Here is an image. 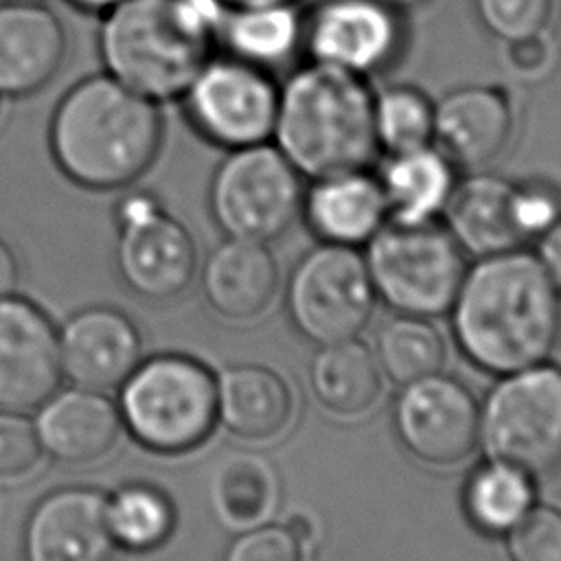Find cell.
Instances as JSON below:
<instances>
[{
    "instance_id": "cell-14",
    "label": "cell",
    "mask_w": 561,
    "mask_h": 561,
    "mask_svg": "<svg viewBox=\"0 0 561 561\" xmlns=\"http://www.w3.org/2000/svg\"><path fill=\"white\" fill-rule=\"evenodd\" d=\"M64 379L59 333L31 300H0V410L33 412Z\"/></svg>"
},
{
    "instance_id": "cell-10",
    "label": "cell",
    "mask_w": 561,
    "mask_h": 561,
    "mask_svg": "<svg viewBox=\"0 0 561 561\" xmlns=\"http://www.w3.org/2000/svg\"><path fill=\"white\" fill-rule=\"evenodd\" d=\"M375 289L364 254L322 243L300 256L287 283V316L316 346L357 337L373 318Z\"/></svg>"
},
{
    "instance_id": "cell-1",
    "label": "cell",
    "mask_w": 561,
    "mask_h": 561,
    "mask_svg": "<svg viewBox=\"0 0 561 561\" xmlns=\"http://www.w3.org/2000/svg\"><path fill=\"white\" fill-rule=\"evenodd\" d=\"M447 313L460 353L491 375L546 362L561 333V294L522 248L467 265Z\"/></svg>"
},
{
    "instance_id": "cell-12",
    "label": "cell",
    "mask_w": 561,
    "mask_h": 561,
    "mask_svg": "<svg viewBox=\"0 0 561 561\" xmlns=\"http://www.w3.org/2000/svg\"><path fill=\"white\" fill-rule=\"evenodd\" d=\"M405 44V15L379 0H316L302 15L307 59L364 79L390 70Z\"/></svg>"
},
{
    "instance_id": "cell-9",
    "label": "cell",
    "mask_w": 561,
    "mask_h": 561,
    "mask_svg": "<svg viewBox=\"0 0 561 561\" xmlns=\"http://www.w3.org/2000/svg\"><path fill=\"white\" fill-rule=\"evenodd\" d=\"M178 101L202 140L230 151L272 140L278 81L270 70L215 53Z\"/></svg>"
},
{
    "instance_id": "cell-33",
    "label": "cell",
    "mask_w": 561,
    "mask_h": 561,
    "mask_svg": "<svg viewBox=\"0 0 561 561\" xmlns=\"http://www.w3.org/2000/svg\"><path fill=\"white\" fill-rule=\"evenodd\" d=\"M482 28L500 44L548 31L554 0H471Z\"/></svg>"
},
{
    "instance_id": "cell-31",
    "label": "cell",
    "mask_w": 561,
    "mask_h": 561,
    "mask_svg": "<svg viewBox=\"0 0 561 561\" xmlns=\"http://www.w3.org/2000/svg\"><path fill=\"white\" fill-rule=\"evenodd\" d=\"M373 131L381 156L434 145V99L412 83L375 90Z\"/></svg>"
},
{
    "instance_id": "cell-5",
    "label": "cell",
    "mask_w": 561,
    "mask_h": 561,
    "mask_svg": "<svg viewBox=\"0 0 561 561\" xmlns=\"http://www.w3.org/2000/svg\"><path fill=\"white\" fill-rule=\"evenodd\" d=\"M118 388L121 421L149 451H193L219 423L217 377L188 355L167 353L138 362Z\"/></svg>"
},
{
    "instance_id": "cell-41",
    "label": "cell",
    "mask_w": 561,
    "mask_h": 561,
    "mask_svg": "<svg viewBox=\"0 0 561 561\" xmlns=\"http://www.w3.org/2000/svg\"><path fill=\"white\" fill-rule=\"evenodd\" d=\"M224 9H239V7H256V4H280V2H294L300 4V0H217Z\"/></svg>"
},
{
    "instance_id": "cell-27",
    "label": "cell",
    "mask_w": 561,
    "mask_h": 561,
    "mask_svg": "<svg viewBox=\"0 0 561 561\" xmlns=\"http://www.w3.org/2000/svg\"><path fill=\"white\" fill-rule=\"evenodd\" d=\"M535 502V476L497 458L480 462L462 484L465 517L482 535L504 537Z\"/></svg>"
},
{
    "instance_id": "cell-44",
    "label": "cell",
    "mask_w": 561,
    "mask_h": 561,
    "mask_svg": "<svg viewBox=\"0 0 561 561\" xmlns=\"http://www.w3.org/2000/svg\"><path fill=\"white\" fill-rule=\"evenodd\" d=\"M11 2H44V0H11Z\"/></svg>"
},
{
    "instance_id": "cell-2",
    "label": "cell",
    "mask_w": 561,
    "mask_h": 561,
    "mask_svg": "<svg viewBox=\"0 0 561 561\" xmlns=\"http://www.w3.org/2000/svg\"><path fill=\"white\" fill-rule=\"evenodd\" d=\"M59 171L88 191H118L140 180L164 142L160 103L107 72L75 81L57 101L46 129Z\"/></svg>"
},
{
    "instance_id": "cell-6",
    "label": "cell",
    "mask_w": 561,
    "mask_h": 561,
    "mask_svg": "<svg viewBox=\"0 0 561 561\" xmlns=\"http://www.w3.org/2000/svg\"><path fill=\"white\" fill-rule=\"evenodd\" d=\"M375 296L394 313L438 318L458 294L467 254L443 224L386 221L366 243Z\"/></svg>"
},
{
    "instance_id": "cell-17",
    "label": "cell",
    "mask_w": 561,
    "mask_h": 561,
    "mask_svg": "<svg viewBox=\"0 0 561 561\" xmlns=\"http://www.w3.org/2000/svg\"><path fill=\"white\" fill-rule=\"evenodd\" d=\"M66 53V26L50 7L0 0V94L7 101L44 90Z\"/></svg>"
},
{
    "instance_id": "cell-39",
    "label": "cell",
    "mask_w": 561,
    "mask_h": 561,
    "mask_svg": "<svg viewBox=\"0 0 561 561\" xmlns=\"http://www.w3.org/2000/svg\"><path fill=\"white\" fill-rule=\"evenodd\" d=\"M18 285V261L11 248L0 239V300L11 296Z\"/></svg>"
},
{
    "instance_id": "cell-34",
    "label": "cell",
    "mask_w": 561,
    "mask_h": 561,
    "mask_svg": "<svg viewBox=\"0 0 561 561\" xmlns=\"http://www.w3.org/2000/svg\"><path fill=\"white\" fill-rule=\"evenodd\" d=\"M221 561H307V539L289 522H263L243 528Z\"/></svg>"
},
{
    "instance_id": "cell-28",
    "label": "cell",
    "mask_w": 561,
    "mask_h": 561,
    "mask_svg": "<svg viewBox=\"0 0 561 561\" xmlns=\"http://www.w3.org/2000/svg\"><path fill=\"white\" fill-rule=\"evenodd\" d=\"M278 502L274 467L254 454H232L219 462L210 480L215 515L230 528H250L267 522Z\"/></svg>"
},
{
    "instance_id": "cell-30",
    "label": "cell",
    "mask_w": 561,
    "mask_h": 561,
    "mask_svg": "<svg viewBox=\"0 0 561 561\" xmlns=\"http://www.w3.org/2000/svg\"><path fill=\"white\" fill-rule=\"evenodd\" d=\"M105 519L116 546L147 552L173 535L175 508L164 491L138 482L125 484L107 497Z\"/></svg>"
},
{
    "instance_id": "cell-13",
    "label": "cell",
    "mask_w": 561,
    "mask_h": 561,
    "mask_svg": "<svg viewBox=\"0 0 561 561\" xmlns=\"http://www.w3.org/2000/svg\"><path fill=\"white\" fill-rule=\"evenodd\" d=\"M392 427L414 460L436 469L456 467L480 445V403L460 379L440 370L401 386Z\"/></svg>"
},
{
    "instance_id": "cell-22",
    "label": "cell",
    "mask_w": 561,
    "mask_h": 561,
    "mask_svg": "<svg viewBox=\"0 0 561 561\" xmlns=\"http://www.w3.org/2000/svg\"><path fill=\"white\" fill-rule=\"evenodd\" d=\"M513 182L486 169L458 178L443 210V226L473 259L515 250L522 239L511 210Z\"/></svg>"
},
{
    "instance_id": "cell-35",
    "label": "cell",
    "mask_w": 561,
    "mask_h": 561,
    "mask_svg": "<svg viewBox=\"0 0 561 561\" xmlns=\"http://www.w3.org/2000/svg\"><path fill=\"white\" fill-rule=\"evenodd\" d=\"M511 210L522 243L539 239L561 217V191L543 178L513 182Z\"/></svg>"
},
{
    "instance_id": "cell-37",
    "label": "cell",
    "mask_w": 561,
    "mask_h": 561,
    "mask_svg": "<svg viewBox=\"0 0 561 561\" xmlns=\"http://www.w3.org/2000/svg\"><path fill=\"white\" fill-rule=\"evenodd\" d=\"M42 456L33 421L20 412L0 410V478L28 473Z\"/></svg>"
},
{
    "instance_id": "cell-4",
    "label": "cell",
    "mask_w": 561,
    "mask_h": 561,
    "mask_svg": "<svg viewBox=\"0 0 561 561\" xmlns=\"http://www.w3.org/2000/svg\"><path fill=\"white\" fill-rule=\"evenodd\" d=\"M370 79L322 66H296L278 81L272 142L302 178L368 169L379 156Z\"/></svg>"
},
{
    "instance_id": "cell-8",
    "label": "cell",
    "mask_w": 561,
    "mask_h": 561,
    "mask_svg": "<svg viewBox=\"0 0 561 561\" xmlns=\"http://www.w3.org/2000/svg\"><path fill=\"white\" fill-rule=\"evenodd\" d=\"M302 175L272 140L230 149L208 184V210L230 239L272 243L300 217Z\"/></svg>"
},
{
    "instance_id": "cell-23",
    "label": "cell",
    "mask_w": 561,
    "mask_h": 561,
    "mask_svg": "<svg viewBox=\"0 0 561 561\" xmlns=\"http://www.w3.org/2000/svg\"><path fill=\"white\" fill-rule=\"evenodd\" d=\"M289 383L270 366L234 364L217 377V421L237 438L267 443L294 419Z\"/></svg>"
},
{
    "instance_id": "cell-16",
    "label": "cell",
    "mask_w": 561,
    "mask_h": 561,
    "mask_svg": "<svg viewBox=\"0 0 561 561\" xmlns=\"http://www.w3.org/2000/svg\"><path fill=\"white\" fill-rule=\"evenodd\" d=\"M105 504L107 495L88 486L42 497L24 528V561H112L116 541Z\"/></svg>"
},
{
    "instance_id": "cell-43",
    "label": "cell",
    "mask_w": 561,
    "mask_h": 561,
    "mask_svg": "<svg viewBox=\"0 0 561 561\" xmlns=\"http://www.w3.org/2000/svg\"><path fill=\"white\" fill-rule=\"evenodd\" d=\"M4 103H7V99L0 94V121H2V116H4Z\"/></svg>"
},
{
    "instance_id": "cell-15",
    "label": "cell",
    "mask_w": 561,
    "mask_h": 561,
    "mask_svg": "<svg viewBox=\"0 0 561 561\" xmlns=\"http://www.w3.org/2000/svg\"><path fill=\"white\" fill-rule=\"evenodd\" d=\"M515 134V107L500 85L467 83L434 101V145L465 171L493 164Z\"/></svg>"
},
{
    "instance_id": "cell-18",
    "label": "cell",
    "mask_w": 561,
    "mask_h": 561,
    "mask_svg": "<svg viewBox=\"0 0 561 561\" xmlns=\"http://www.w3.org/2000/svg\"><path fill=\"white\" fill-rule=\"evenodd\" d=\"M64 377L79 388H118L140 362V333L118 309L90 307L59 331Z\"/></svg>"
},
{
    "instance_id": "cell-38",
    "label": "cell",
    "mask_w": 561,
    "mask_h": 561,
    "mask_svg": "<svg viewBox=\"0 0 561 561\" xmlns=\"http://www.w3.org/2000/svg\"><path fill=\"white\" fill-rule=\"evenodd\" d=\"M537 259L561 294V217L537 239Z\"/></svg>"
},
{
    "instance_id": "cell-42",
    "label": "cell",
    "mask_w": 561,
    "mask_h": 561,
    "mask_svg": "<svg viewBox=\"0 0 561 561\" xmlns=\"http://www.w3.org/2000/svg\"><path fill=\"white\" fill-rule=\"evenodd\" d=\"M379 2H383V4H388L390 9H394V11H399V13H410V11H416V9H421V7H425L427 2H432V0H379Z\"/></svg>"
},
{
    "instance_id": "cell-26",
    "label": "cell",
    "mask_w": 561,
    "mask_h": 561,
    "mask_svg": "<svg viewBox=\"0 0 561 561\" xmlns=\"http://www.w3.org/2000/svg\"><path fill=\"white\" fill-rule=\"evenodd\" d=\"M302 15L305 11L294 2L226 9L219 48L274 72L302 53Z\"/></svg>"
},
{
    "instance_id": "cell-3",
    "label": "cell",
    "mask_w": 561,
    "mask_h": 561,
    "mask_svg": "<svg viewBox=\"0 0 561 561\" xmlns=\"http://www.w3.org/2000/svg\"><path fill=\"white\" fill-rule=\"evenodd\" d=\"M224 13L217 0H123L101 15L103 72L160 105L178 101L217 53Z\"/></svg>"
},
{
    "instance_id": "cell-7",
    "label": "cell",
    "mask_w": 561,
    "mask_h": 561,
    "mask_svg": "<svg viewBox=\"0 0 561 561\" xmlns=\"http://www.w3.org/2000/svg\"><path fill=\"white\" fill-rule=\"evenodd\" d=\"M480 403L486 458L546 476L561 467V366L539 362L506 375Z\"/></svg>"
},
{
    "instance_id": "cell-20",
    "label": "cell",
    "mask_w": 561,
    "mask_h": 561,
    "mask_svg": "<svg viewBox=\"0 0 561 561\" xmlns=\"http://www.w3.org/2000/svg\"><path fill=\"white\" fill-rule=\"evenodd\" d=\"M42 451L61 462H92L112 451L121 436L118 408L99 390H57L33 421Z\"/></svg>"
},
{
    "instance_id": "cell-36",
    "label": "cell",
    "mask_w": 561,
    "mask_h": 561,
    "mask_svg": "<svg viewBox=\"0 0 561 561\" xmlns=\"http://www.w3.org/2000/svg\"><path fill=\"white\" fill-rule=\"evenodd\" d=\"M559 48L552 28L502 42V68L522 83H539L554 68Z\"/></svg>"
},
{
    "instance_id": "cell-24",
    "label": "cell",
    "mask_w": 561,
    "mask_h": 561,
    "mask_svg": "<svg viewBox=\"0 0 561 561\" xmlns=\"http://www.w3.org/2000/svg\"><path fill=\"white\" fill-rule=\"evenodd\" d=\"M458 171L436 145L381 156L375 175L383 191L388 219L399 224L436 221L458 182Z\"/></svg>"
},
{
    "instance_id": "cell-29",
    "label": "cell",
    "mask_w": 561,
    "mask_h": 561,
    "mask_svg": "<svg viewBox=\"0 0 561 561\" xmlns=\"http://www.w3.org/2000/svg\"><path fill=\"white\" fill-rule=\"evenodd\" d=\"M373 353L383 377L405 386L440 373L447 346L430 318L394 313L379 327Z\"/></svg>"
},
{
    "instance_id": "cell-40",
    "label": "cell",
    "mask_w": 561,
    "mask_h": 561,
    "mask_svg": "<svg viewBox=\"0 0 561 561\" xmlns=\"http://www.w3.org/2000/svg\"><path fill=\"white\" fill-rule=\"evenodd\" d=\"M72 9H77L79 13H88V15H103L110 9H114L116 4H121L123 0H66Z\"/></svg>"
},
{
    "instance_id": "cell-21",
    "label": "cell",
    "mask_w": 561,
    "mask_h": 561,
    "mask_svg": "<svg viewBox=\"0 0 561 561\" xmlns=\"http://www.w3.org/2000/svg\"><path fill=\"white\" fill-rule=\"evenodd\" d=\"M280 285L278 261L267 243L230 239L210 250L202 270L204 298L221 318L245 322L263 316Z\"/></svg>"
},
{
    "instance_id": "cell-19",
    "label": "cell",
    "mask_w": 561,
    "mask_h": 561,
    "mask_svg": "<svg viewBox=\"0 0 561 561\" xmlns=\"http://www.w3.org/2000/svg\"><path fill=\"white\" fill-rule=\"evenodd\" d=\"M300 217L318 241L359 248L388 221V206L368 167L313 178L302 191Z\"/></svg>"
},
{
    "instance_id": "cell-25",
    "label": "cell",
    "mask_w": 561,
    "mask_h": 561,
    "mask_svg": "<svg viewBox=\"0 0 561 561\" xmlns=\"http://www.w3.org/2000/svg\"><path fill=\"white\" fill-rule=\"evenodd\" d=\"M309 386L327 412L355 419L379 401L383 373L373 348L348 337L318 346L309 364Z\"/></svg>"
},
{
    "instance_id": "cell-11",
    "label": "cell",
    "mask_w": 561,
    "mask_h": 561,
    "mask_svg": "<svg viewBox=\"0 0 561 561\" xmlns=\"http://www.w3.org/2000/svg\"><path fill=\"white\" fill-rule=\"evenodd\" d=\"M116 267L134 294L171 300L191 285L197 267L195 241L156 195L127 193L116 206Z\"/></svg>"
},
{
    "instance_id": "cell-32",
    "label": "cell",
    "mask_w": 561,
    "mask_h": 561,
    "mask_svg": "<svg viewBox=\"0 0 561 561\" xmlns=\"http://www.w3.org/2000/svg\"><path fill=\"white\" fill-rule=\"evenodd\" d=\"M508 561H561V508L535 506L504 535Z\"/></svg>"
}]
</instances>
